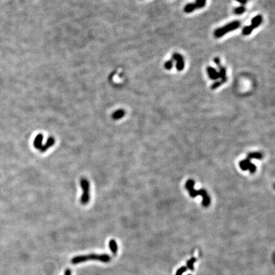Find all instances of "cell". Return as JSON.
Listing matches in <instances>:
<instances>
[{"label":"cell","instance_id":"21","mask_svg":"<svg viewBox=\"0 0 275 275\" xmlns=\"http://www.w3.org/2000/svg\"><path fill=\"white\" fill-rule=\"evenodd\" d=\"M214 62L215 63L216 65L218 66V68H219L220 66H222V65H221V62H220V59L219 57H215L214 59Z\"/></svg>","mask_w":275,"mask_h":275},{"label":"cell","instance_id":"3","mask_svg":"<svg viewBox=\"0 0 275 275\" xmlns=\"http://www.w3.org/2000/svg\"><path fill=\"white\" fill-rule=\"evenodd\" d=\"M80 184L82 189L80 203L83 205H86L90 201V183L87 178H82L80 180Z\"/></svg>","mask_w":275,"mask_h":275},{"label":"cell","instance_id":"4","mask_svg":"<svg viewBox=\"0 0 275 275\" xmlns=\"http://www.w3.org/2000/svg\"><path fill=\"white\" fill-rule=\"evenodd\" d=\"M240 26V23L238 20H235L231 22L226 26L218 28L214 32V36L216 38H220L226 35L227 33L231 32V31L237 29Z\"/></svg>","mask_w":275,"mask_h":275},{"label":"cell","instance_id":"10","mask_svg":"<svg viewBox=\"0 0 275 275\" xmlns=\"http://www.w3.org/2000/svg\"><path fill=\"white\" fill-rule=\"evenodd\" d=\"M43 139H44V136L42 134H38L36 138L34 140V142H33V145L36 148V149L40 150L41 149V147L42 146V142H43Z\"/></svg>","mask_w":275,"mask_h":275},{"label":"cell","instance_id":"17","mask_svg":"<svg viewBox=\"0 0 275 275\" xmlns=\"http://www.w3.org/2000/svg\"><path fill=\"white\" fill-rule=\"evenodd\" d=\"M206 0H196V2L195 3L196 8H203V7H205V5H206Z\"/></svg>","mask_w":275,"mask_h":275},{"label":"cell","instance_id":"13","mask_svg":"<svg viewBox=\"0 0 275 275\" xmlns=\"http://www.w3.org/2000/svg\"><path fill=\"white\" fill-rule=\"evenodd\" d=\"M109 247L111 252L113 253V255H116L118 251V247L116 241L114 239H112L109 242Z\"/></svg>","mask_w":275,"mask_h":275},{"label":"cell","instance_id":"15","mask_svg":"<svg viewBox=\"0 0 275 275\" xmlns=\"http://www.w3.org/2000/svg\"><path fill=\"white\" fill-rule=\"evenodd\" d=\"M248 156L250 157L252 159H261L263 157V155L260 152H251L248 154Z\"/></svg>","mask_w":275,"mask_h":275},{"label":"cell","instance_id":"9","mask_svg":"<svg viewBox=\"0 0 275 275\" xmlns=\"http://www.w3.org/2000/svg\"><path fill=\"white\" fill-rule=\"evenodd\" d=\"M262 23V17L260 15H258L252 19L250 26L253 29H255V28H257V27H259L261 24Z\"/></svg>","mask_w":275,"mask_h":275},{"label":"cell","instance_id":"22","mask_svg":"<svg viewBox=\"0 0 275 275\" xmlns=\"http://www.w3.org/2000/svg\"><path fill=\"white\" fill-rule=\"evenodd\" d=\"M236 1L242 5H244L247 3V0H236Z\"/></svg>","mask_w":275,"mask_h":275},{"label":"cell","instance_id":"12","mask_svg":"<svg viewBox=\"0 0 275 275\" xmlns=\"http://www.w3.org/2000/svg\"><path fill=\"white\" fill-rule=\"evenodd\" d=\"M125 114V112L124 110L120 109L115 111L112 115V119L114 120H119L122 119Z\"/></svg>","mask_w":275,"mask_h":275},{"label":"cell","instance_id":"23","mask_svg":"<svg viewBox=\"0 0 275 275\" xmlns=\"http://www.w3.org/2000/svg\"><path fill=\"white\" fill-rule=\"evenodd\" d=\"M71 270H70V269H66V271H65V275H71Z\"/></svg>","mask_w":275,"mask_h":275},{"label":"cell","instance_id":"2","mask_svg":"<svg viewBox=\"0 0 275 275\" xmlns=\"http://www.w3.org/2000/svg\"><path fill=\"white\" fill-rule=\"evenodd\" d=\"M110 257L107 254H90L89 256H80L75 257L71 259V262L73 264H76L86 262L89 260H99L103 262H108L110 261Z\"/></svg>","mask_w":275,"mask_h":275},{"label":"cell","instance_id":"20","mask_svg":"<svg viewBox=\"0 0 275 275\" xmlns=\"http://www.w3.org/2000/svg\"><path fill=\"white\" fill-rule=\"evenodd\" d=\"M222 84H223V83L220 80V81H216V82H214L212 85H211V89H213V90L216 89L218 88L220 86L222 85Z\"/></svg>","mask_w":275,"mask_h":275},{"label":"cell","instance_id":"16","mask_svg":"<svg viewBox=\"0 0 275 275\" xmlns=\"http://www.w3.org/2000/svg\"><path fill=\"white\" fill-rule=\"evenodd\" d=\"M253 29V28L251 26H245L242 30V34L244 36H248L252 33Z\"/></svg>","mask_w":275,"mask_h":275},{"label":"cell","instance_id":"8","mask_svg":"<svg viewBox=\"0 0 275 275\" xmlns=\"http://www.w3.org/2000/svg\"><path fill=\"white\" fill-rule=\"evenodd\" d=\"M55 143V139L54 137L50 136L47 140L46 143L44 145H42L41 149L39 150L41 153H44L46 152L50 147H52Z\"/></svg>","mask_w":275,"mask_h":275},{"label":"cell","instance_id":"6","mask_svg":"<svg viewBox=\"0 0 275 275\" xmlns=\"http://www.w3.org/2000/svg\"><path fill=\"white\" fill-rule=\"evenodd\" d=\"M172 59L176 61V68L178 71H181L184 69V59L181 54H178V53H175V54L172 55Z\"/></svg>","mask_w":275,"mask_h":275},{"label":"cell","instance_id":"1","mask_svg":"<svg viewBox=\"0 0 275 275\" xmlns=\"http://www.w3.org/2000/svg\"><path fill=\"white\" fill-rule=\"evenodd\" d=\"M194 185H195V182L193 180H188L185 184V188L189 192L190 197H196L197 196H201L203 197V201H202L203 206L205 208L208 207L210 205L211 199L207 192L205 189L196 190L194 189Z\"/></svg>","mask_w":275,"mask_h":275},{"label":"cell","instance_id":"14","mask_svg":"<svg viewBox=\"0 0 275 275\" xmlns=\"http://www.w3.org/2000/svg\"><path fill=\"white\" fill-rule=\"evenodd\" d=\"M196 8H197L195 3H188L184 7V12L187 14L191 13L194 12Z\"/></svg>","mask_w":275,"mask_h":275},{"label":"cell","instance_id":"7","mask_svg":"<svg viewBox=\"0 0 275 275\" xmlns=\"http://www.w3.org/2000/svg\"><path fill=\"white\" fill-rule=\"evenodd\" d=\"M206 71L209 78L211 80H217L220 78L218 72L214 68L211 66H208L206 68Z\"/></svg>","mask_w":275,"mask_h":275},{"label":"cell","instance_id":"11","mask_svg":"<svg viewBox=\"0 0 275 275\" xmlns=\"http://www.w3.org/2000/svg\"><path fill=\"white\" fill-rule=\"evenodd\" d=\"M218 69H219V72H218L219 77L221 79L220 81L223 83H224L227 80V78L226 76V68H224L222 66H220L218 68Z\"/></svg>","mask_w":275,"mask_h":275},{"label":"cell","instance_id":"5","mask_svg":"<svg viewBox=\"0 0 275 275\" xmlns=\"http://www.w3.org/2000/svg\"><path fill=\"white\" fill-rule=\"evenodd\" d=\"M252 159L247 156V159L245 160L241 161L239 163V167L243 171L249 170L251 173H253L256 171V166L252 163Z\"/></svg>","mask_w":275,"mask_h":275},{"label":"cell","instance_id":"19","mask_svg":"<svg viewBox=\"0 0 275 275\" xmlns=\"http://www.w3.org/2000/svg\"><path fill=\"white\" fill-rule=\"evenodd\" d=\"M173 66V60H169L167 61L165 64H164V68L167 70H170L172 69Z\"/></svg>","mask_w":275,"mask_h":275},{"label":"cell","instance_id":"18","mask_svg":"<svg viewBox=\"0 0 275 275\" xmlns=\"http://www.w3.org/2000/svg\"><path fill=\"white\" fill-rule=\"evenodd\" d=\"M245 10L244 6H239L235 9V14L236 15H241L245 12Z\"/></svg>","mask_w":275,"mask_h":275}]
</instances>
